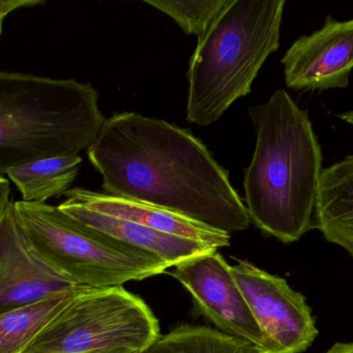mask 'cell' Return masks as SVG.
Returning a JSON list of instances; mask_svg holds the SVG:
<instances>
[{"instance_id":"obj_1","label":"cell","mask_w":353,"mask_h":353,"mask_svg":"<svg viewBox=\"0 0 353 353\" xmlns=\"http://www.w3.org/2000/svg\"><path fill=\"white\" fill-rule=\"evenodd\" d=\"M105 194L175 211L232 234L251 221L228 170L191 133L136 112L103 122L88 149Z\"/></svg>"},{"instance_id":"obj_2","label":"cell","mask_w":353,"mask_h":353,"mask_svg":"<svg viewBox=\"0 0 353 353\" xmlns=\"http://www.w3.org/2000/svg\"><path fill=\"white\" fill-rule=\"evenodd\" d=\"M256 134L252 161L244 171L249 219L284 244L315 228L323 153L308 113L286 91L249 108Z\"/></svg>"},{"instance_id":"obj_3","label":"cell","mask_w":353,"mask_h":353,"mask_svg":"<svg viewBox=\"0 0 353 353\" xmlns=\"http://www.w3.org/2000/svg\"><path fill=\"white\" fill-rule=\"evenodd\" d=\"M105 120L90 83L0 72V178L37 160L79 155Z\"/></svg>"},{"instance_id":"obj_4","label":"cell","mask_w":353,"mask_h":353,"mask_svg":"<svg viewBox=\"0 0 353 353\" xmlns=\"http://www.w3.org/2000/svg\"><path fill=\"white\" fill-rule=\"evenodd\" d=\"M285 0H230L189 62L187 120L205 126L251 91L280 46Z\"/></svg>"},{"instance_id":"obj_5","label":"cell","mask_w":353,"mask_h":353,"mask_svg":"<svg viewBox=\"0 0 353 353\" xmlns=\"http://www.w3.org/2000/svg\"><path fill=\"white\" fill-rule=\"evenodd\" d=\"M12 205L35 252L74 285L119 287L170 269L155 257L82 227L57 207L22 200Z\"/></svg>"},{"instance_id":"obj_6","label":"cell","mask_w":353,"mask_h":353,"mask_svg":"<svg viewBox=\"0 0 353 353\" xmlns=\"http://www.w3.org/2000/svg\"><path fill=\"white\" fill-rule=\"evenodd\" d=\"M159 336L142 298L122 286L85 288L22 353H138Z\"/></svg>"},{"instance_id":"obj_7","label":"cell","mask_w":353,"mask_h":353,"mask_svg":"<svg viewBox=\"0 0 353 353\" xmlns=\"http://www.w3.org/2000/svg\"><path fill=\"white\" fill-rule=\"evenodd\" d=\"M230 273L261 330L263 353H302L312 345L319 330L302 294L246 260Z\"/></svg>"},{"instance_id":"obj_8","label":"cell","mask_w":353,"mask_h":353,"mask_svg":"<svg viewBox=\"0 0 353 353\" xmlns=\"http://www.w3.org/2000/svg\"><path fill=\"white\" fill-rule=\"evenodd\" d=\"M169 271L191 294L199 312L219 332L252 344L263 352V339L239 289L230 267L218 250L191 257Z\"/></svg>"},{"instance_id":"obj_9","label":"cell","mask_w":353,"mask_h":353,"mask_svg":"<svg viewBox=\"0 0 353 353\" xmlns=\"http://www.w3.org/2000/svg\"><path fill=\"white\" fill-rule=\"evenodd\" d=\"M81 287L39 256L8 202L0 215V313Z\"/></svg>"},{"instance_id":"obj_10","label":"cell","mask_w":353,"mask_h":353,"mask_svg":"<svg viewBox=\"0 0 353 353\" xmlns=\"http://www.w3.org/2000/svg\"><path fill=\"white\" fill-rule=\"evenodd\" d=\"M281 62L294 90L345 88L353 70V20L327 16L321 29L299 37Z\"/></svg>"},{"instance_id":"obj_11","label":"cell","mask_w":353,"mask_h":353,"mask_svg":"<svg viewBox=\"0 0 353 353\" xmlns=\"http://www.w3.org/2000/svg\"><path fill=\"white\" fill-rule=\"evenodd\" d=\"M58 209L90 231L163 261L169 267L217 249L188 238L163 233L134 222L97 213L65 199Z\"/></svg>"},{"instance_id":"obj_12","label":"cell","mask_w":353,"mask_h":353,"mask_svg":"<svg viewBox=\"0 0 353 353\" xmlns=\"http://www.w3.org/2000/svg\"><path fill=\"white\" fill-rule=\"evenodd\" d=\"M66 199L97 213L140 224L163 233L180 236L219 250L230 245V234L175 211L148 203L111 196L83 188L70 189Z\"/></svg>"},{"instance_id":"obj_13","label":"cell","mask_w":353,"mask_h":353,"mask_svg":"<svg viewBox=\"0 0 353 353\" xmlns=\"http://www.w3.org/2000/svg\"><path fill=\"white\" fill-rule=\"evenodd\" d=\"M314 223L353 258V155L323 170Z\"/></svg>"},{"instance_id":"obj_14","label":"cell","mask_w":353,"mask_h":353,"mask_svg":"<svg viewBox=\"0 0 353 353\" xmlns=\"http://www.w3.org/2000/svg\"><path fill=\"white\" fill-rule=\"evenodd\" d=\"M82 158L62 155L37 160L8 172L25 202L45 203L65 194L78 176Z\"/></svg>"},{"instance_id":"obj_15","label":"cell","mask_w":353,"mask_h":353,"mask_svg":"<svg viewBox=\"0 0 353 353\" xmlns=\"http://www.w3.org/2000/svg\"><path fill=\"white\" fill-rule=\"evenodd\" d=\"M85 288L57 294L35 304L0 313V353H22Z\"/></svg>"},{"instance_id":"obj_16","label":"cell","mask_w":353,"mask_h":353,"mask_svg":"<svg viewBox=\"0 0 353 353\" xmlns=\"http://www.w3.org/2000/svg\"><path fill=\"white\" fill-rule=\"evenodd\" d=\"M138 353H259L252 344L208 327L185 325Z\"/></svg>"},{"instance_id":"obj_17","label":"cell","mask_w":353,"mask_h":353,"mask_svg":"<svg viewBox=\"0 0 353 353\" xmlns=\"http://www.w3.org/2000/svg\"><path fill=\"white\" fill-rule=\"evenodd\" d=\"M149 6L167 14L197 39L203 37L214 21L221 14L230 0H144Z\"/></svg>"},{"instance_id":"obj_18","label":"cell","mask_w":353,"mask_h":353,"mask_svg":"<svg viewBox=\"0 0 353 353\" xmlns=\"http://www.w3.org/2000/svg\"><path fill=\"white\" fill-rule=\"evenodd\" d=\"M45 3L43 0H0V37L4 20L8 15L19 8H30V6H41Z\"/></svg>"},{"instance_id":"obj_19","label":"cell","mask_w":353,"mask_h":353,"mask_svg":"<svg viewBox=\"0 0 353 353\" xmlns=\"http://www.w3.org/2000/svg\"><path fill=\"white\" fill-rule=\"evenodd\" d=\"M10 182L4 178H0V215L8 202H10Z\"/></svg>"},{"instance_id":"obj_20","label":"cell","mask_w":353,"mask_h":353,"mask_svg":"<svg viewBox=\"0 0 353 353\" xmlns=\"http://www.w3.org/2000/svg\"><path fill=\"white\" fill-rule=\"evenodd\" d=\"M325 353H353V342L350 343H336Z\"/></svg>"},{"instance_id":"obj_21","label":"cell","mask_w":353,"mask_h":353,"mask_svg":"<svg viewBox=\"0 0 353 353\" xmlns=\"http://www.w3.org/2000/svg\"><path fill=\"white\" fill-rule=\"evenodd\" d=\"M339 117L341 118L344 122H348V124H352L353 126V110L352 111L345 112V113L340 114Z\"/></svg>"}]
</instances>
